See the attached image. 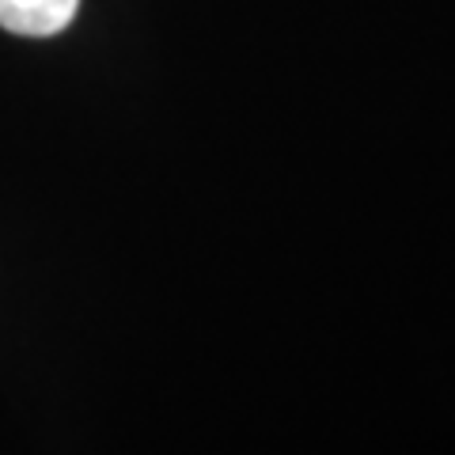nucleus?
<instances>
[{"instance_id":"1","label":"nucleus","mask_w":455,"mask_h":455,"mask_svg":"<svg viewBox=\"0 0 455 455\" xmlns=\"http://www.w3.org/2000/svg\"><path fill=\"white\" fill-rule=\"evenodd\" d=\"M80 0H0V27L23 38H50L76 20Z\"/></svg>"}]
</instances>
